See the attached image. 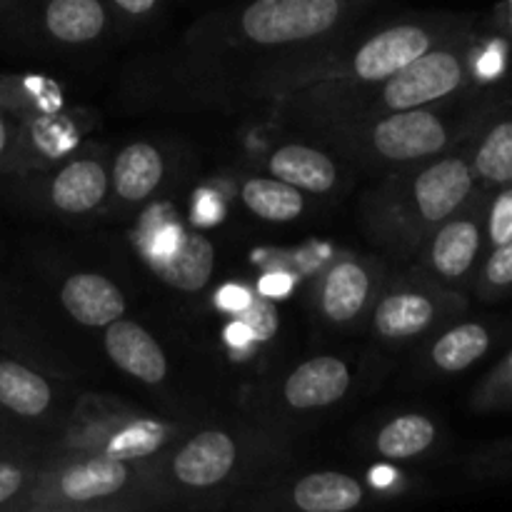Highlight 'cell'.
<instances>
[{
	"label": "cell",
	"mask_w": 512,
	"mask_h": 512,
	"mask_svg": "<svg viewBox=\"0 0 512 512\" xmlns=\"http://www.w3.org/2000/svg\"><path fill=\"white\" fill-rule=\"evenodd\" d=\"M338 15V0H253L243 13V30L255 43H293L325 33Z\"/></svg>",
	"instance_id": "cell-1"
},
{
	"label": "cell",
	"mask_w": 512,
	"mask_h": 512,
	"mask_svg": "<svg viewBox=\"0 0 512 512\" xmlns=\"http://www.w3.org/2000/svg\"><path fill=\"white\" fill-rule=\"evenodd\" d=\"M460 83H463V63L458 55L448 50L423 53L390 75L385 85V103L395 110L420 108L455 93Z\"/></svg>",
	"instance_id": "cell-2"
},
{
	"label": "cell",
	"mask_w": 512,
	"mask_h": 512,
	"mask_svg": "<svg viewBox=\"0 0 512 512\" xmlns=\"http://www.w3.org/2000/svg\"><path fill=\"white\" fill-rule=\"evenodd\" d=\"M445 143L448 130L430 110L410 108V113L393 115L375 128V148L393 160L425 158L443 150Z\"/></svg>",
	"instance_id": "cell-3"
},
{
	"label": "cell",
	"mask_w": 512,
	"mask_h": 512,
	"mask_svg": "<svg viewBox=\"0 0 512 512\" xmlns=\"http://www.w3.org/2000/svg\"><path fill=\"white\" fill-rule=\"evenodd\" d=\"M430 50V35L418 25H398L375 35L355 58V73L365 80H383Z\"/></svg>",
	"instance_id": "cell-4"
},
{
	"label": "cell",
	"mask_w": 512,
	"mask_h": 512,
	"mask_svg": "<svg viewBox=\"0 0 512 512\" xmlns=\"http://www.w3.org/2000/svg\"><path fill=\"white\" fill-rule=\"evenodd\" d=\"M473 168L463 158H445L430 165L415 183V200L420 213L438 223L453 215L473 193Z\"/></svg>",
	"instance_id": "cell-5"
},
{
	"label": "cell",
	"mask_w": 512,
	"mask_h": 512,
	"mask_svg": "<svg viewBox=\"0 0 512 512\" xmlns=\"http://www.w3.org/2000/svg\"><path fill=\"white\" fill-rule=\"evenodd\" d=\"M105 350L115 365H120L125 373L135 375L143 383L155 385L168 373L165 355L158 348V343L140 325L128 323V320H113L108 325Z\"/></svg>",
	"instance_id": "cell-6"
},
{
	"label": "cell",
	"mask_w": 512,
	"mask_h": 512,
	"mask_svg": "<svg viewBox=\"0 0 512 512\" xmlns=\"http://www.w3.org/2000/svg\"><path fill=\"white\" fill-rule=\"evenodd\" d=\"M60 298H63L65 310L78 323L90 325V328H103L125 313V300L120 290L108 278L95 273L73 275L63 285Z\"/></svg>",
	"instance_id": "cell-7"
},
{
	"label": "cell",
	"mask_w": 512,
	"mask_h": 512,
	"mask_svg": "<svg viewBox=\"0 0 512 512\" xmlns=\"http://www.w3.org/2000/svg\"><path fill=\"white\" fill-rule=\"evenodd\" d=\"M235 463V445L225 433H200L175 458L173 470L180 483L208 488L220 483Z\"/></svg>",
	"instance_id": "cell-8"
},
{
	"label": "cell",
	"mask_w": 512,
	"mask_h": 512,
	"mask_svg": "<svg viewBox=\"0 0 512 512\" xmlns=\"http://www.w3.org/2000/svg\"><path fill=\"white\" fill-rule=\"evenodd\" d=\"M350 385V373L345 363L335 358H315L300 365L285 383V398L293 408H323L345 395Z\"/></svg>",
	"instance_id": "cell-9"
},
{
	"label": "cell",
	"mask_w": 512,
	"mask_h": 512,
	"mask_svg": "<svg viewBox=\"0 0 512 512\" xmlns=\"http://www.w3.org/2000/svg\"><path fill=\"white\" fill-rule=\"evenodd\" d=\"M160 278L180 290H200L210 280L215 250L203 235H180L173 253L153 258Z\"/></svg>",
	"instance_id": "cell-10"
},
{
	"label": "cell",
	"mask_w": 512,
	"mask_h": 512,
	"mask_svg": "<svg viewBox=\"0 0 512 512\" xmlns=\"http://www.w3.org/2000/svg\"><path fill=\"white\" fill-rule=\"evenodd\" d=\"M270 170L283 183L293 185V188L313 190V193H325L335 183V165L323 153L305 148V145L280 148L270 160Z\"/></svg>",
	"instance_id": "cell-11"
},
{
	"label": "cell",
	"mask_w": 512,
	"mask_h": 512,
	"mask_svg": "<svg viewBox=\"0 0 512 512\" xmlns=\"http://www.w3.org/2000/svg\"><path fill=\"white\" fill-rule=\"evenodd\" d=\"M103 168L93 160H78L68 165L53 183V203L65 213H85L93 210L105 195Z\"/></svg>",
	"instance_id": "cell-12"
},
{
	"label": "cell",
	"mask_w": 512,
	"mask_h": 512,
	"mask_svg": "<svg viewBox=\"0 0 512 512\" xmlns=\"http://www.w3.org/2000/svg\"><path fill=\"white\" fill-rule=\"evenodd\" d=\"M480 253V225L475 220H453L433 243V265L445 278H463Z\"/></svg>",
	"instance_id": "cell-13"
},
{
	"label": "cell",
	"mask_w": 512,
	"mask_h": 512,
	"mask_svg": "<svg viewBox=\"0 0 512 512\" xmlns=\"http://www.w3.org/2000/svg\"><path fill=\"white\" fill-rule=\"evenodd\" d=\"M45 25L58 40L85 43L103 30L105 10L100 0H50Z\"/></svg>",
	"instance_id": "cell-14"
},
{
	"label": "cell",
	"mask_w": 512,
	"mask_h": 512,
	"mask_svg": "<svg viewBox=\"0 0 512 512\" xmlns=\"http://www.w3.org/2000/svg\"><path fill=\"white\" fill-rule=\"evenodd\" d=\"M363 498V490L353 478L340 473H318L300 480L295 488V505L308 512L353 510Z\"/></svg>",
	"instance_id": "cell-15"
},
{
	"label": "cell",
	"mask_w": 512,
	"mask_h": 512,
	"mask_svg": "<svg viewBox=\"0 0 512 512\" xmlns=\"http://www.w3.org/2000/svg\"><path fill=\"white\" fill-rule=\"evenodd\" d=\"M160 178H163V160L150 145H130L115 160V190L125 200H143L158 188Z\"/></svg>",
	"instance_id": "cell-16"
},
{
	"label": "cell",
	"mask_w": 512,
	"mask_h": 512,
	"mask_svg": "<svg viewBox=\"0 0 512 512\" xmlns=\"http://www.w3.org/2000/svg\"><path fill=\"white\" fill-rule=\"evenodd\" d=\"M125 480H128V470H125L123 460L103 458L68 470L60 480V490L70 500H93L118 493Z\"/></svg>",
	"instance_id": "cell-17"
},
{
	"label": "cell",
	"mask_w": 512,
	"mask_h": 512,
	"mask_svg": "<svg viewBox=\"0 0 512 512\" xmlns=\"http://www.w3.org/2000/svg\"><path fill=\"white\" fill-rule=\"evenodd\" d=\"M0 403L13 413L33 418L50 405V388L38 373L18 363H0Z\"/></svg>",
	"instance_id": "cell-18"
},
{
	"label": "cell",
	"mask_w": 512,
	"mask_h": 512,
	"mask_svg": "<svg viewBox=\"0 0 512 512\" xmlns=\"http://www.w3.org/2000/svg\"><path fill=\"white\" fill-rule=\"evenodd\" d=\"M490 348V333L480 323H465L448 330L443 338L435 343L433 360L445 373H460L478 363Z\"/></svg>",
	"instance_id": "cell-19"
},
{
	"label": "cell",
	"mask_w": 512,
	"mask_h": 512,
	"mask_svg": "<svg viewBox=\"0 0 512 512\" xmlns=\"http://www.w3.org/2000/svg\"><path fill=\"white\" fill-rule=\"evenodd\" d=\"M435 308L428 298L415 293L393 295L383 300V305L375 313V325L388 338H403V335H415L433 323Z\"/></svg>",
	"instance_id": "cell-20"
},
{
	"label": "cell",
	"mask_w": 512,
	"mask_h": 512,
	"mask_svg": "<svg viewBox=\"0 0 512 512\" xmlns=\"http://www.w3.org/2000/svg\"><path fill=\"white\" fill-rule=\"evenodd\" d=\"M368 298V275L353 263H343L328 275L323 308L330 320H350L360 313Z\"/></svg>",
	"instance_id": "cell-21"
},
{
	"label": "cell",
	"mask_w": 512,
	"mask_h": 512,
	"mask_svg": "<svg viewBox=\"0 0 512 512\" xmlns=\"http://www.w3.org/2000/svg\"><path fill=\"white\" fill-rule=\"evenodd\" d=\"M243 200L255 215L265 220H293L303 210V198L298 188L278 180H250L243 188Z\"/></svg>",
	"instance_id": "cell-22"
},
{
	"label": "cell",
	"mask_w": 512,
	"mask_h": 512,
	"mask_svg": "<svg viewBox=\"0 0 512 512\" xmlns=\"http://www.w3.org/2000/svg\"><path fill=\"white\" fill-rule=\"evenodd\" d=\"M473 173H478L490 185L512 183V118L500 120L485 135L478 153H475Z\"/></svg>",
	"instance_id": "cell-23"
},
{
	"label": "cell",
	"mask_w": 512,
	"mask_h": 512,
	"mask_svg": "<svg viewBox=\"0 0 512 512\" xmlns=\"http://www.w3.org/2000/svg\"><path fill=\"white\" fill-rule=\"evenodd\" d=\"M435 425L423 415H403L380 433L378 448L385 458H413L433 445Z\"/></svg>",
	"instance_id": "cell-24"
},
{
	"label": "cell",
	"mask_w": 512,
	"mask_h": 512,
	"mask_svg": "<svg viewBox=\"0 0 512 512\" xmlns=\"http://www.w3.org/2000/svg\"><path fill=\"white\" fill-rule=\"evenodd\" d=\"M165 428L153 420H140V423L130 425L123 433L115 435L108 443L105 455L113 460H130V458H143V455L155 453L163 445Z\"/></svg>",
	"instance_id": "cell-25"
},
{
	"label": "cell",
	"mask_w": 512,
	"mask_h": 512,
	"mask_svg": "<svg viewBox=\"0 0 512 512\" xmlns=\"http://www.w3.org/2000/svg\"><path fill=\"white\" fill-rule=\"evenodd\" d=\"M235 320H240V323L253 333L255 340L273 338V333L278 330V313H275L273 305L265 303V300L250 298V303L235 313Z\"/></svg>",
	"instance_id": "cell-26"
},
{
	"label": "cell",
	"mask_w": 512,
	"mask_h": 512,
	"mask_svg": "<svg viewBox=\"0 0 512 512\" xmlns=\"http://www.w3.org/2000/svg\"><path fill=\"white\" fill-rule=\"evenodd\" d=\"M483 280L490 293H505L512 288V238L493 248L488 263H485Z\"/></svg>",
	"instance_id": "cell-27"
},
{
	"label": "cell",
	"mask_w": 512,
	"mask_h": 512,
	"mask_svg": "<svg viewBox=\"0 0 512 512\" xmlns=\"http://www.w3.org/2000/svg\"><path fill=\"white\" fill-rule=\"evenodd\" d=\"M488 238L493 248L512 238V183L503 185L488 215Z\"/></svg>",
	"instance_id": "cell-28"
},
{
	"label": "cell",
	"mask_w": 512,
	"mask_h": 512,
	"mask_svg": "<svg viewBox=\"0 0 512 512\" xmlns=\"http://www.w3.org/2000/svg\"><path fill=\"white\" fill-rule=\"evenodd\" d=\"M23 485V470L13 463H3L0 460V505L8 503Z\"/></svg>",
	"instance_id": "cell-29"
},
{
	"label": "cell",
	"mask_w": 512,
	"mask_h": 512,
	"mask_svg": "<svg viewBox=\"0 0 512 512\" xmlns=\"http://www.w3.org/2000/svg\"><path fill=\"white\" fill-rule=\"evenodd\" d=\"M223 218V205L215 195L203 193L198 200H195V210H193V220H198L200 225H213Z\"/></svg>",
	"instance_id": "cell-30"
},
{
	"label": "cell",
	"mask_w": 512,
	"mask_h": 512,
	"mask_svg": "<svg viewBox=\"0 0 512 512\" xmlns=\"http://www.w3.org/2000/svg\"><path fill=\"white\" fill-rule=\"evenodd\" d=\"M180 235H183V233H180L178 228H173V225L158 230V233H155V238H153V245H150V255H153V258H163V255L173 253V248L178 245Z\"/></svg>",
	"instance_id": "cell-31"
},
{
	"label": "cell",
	"mask_w": 512,
	"mask_h": 512,
	"mask_svg": "<svg viewBox=\"0 0 512 512\" xmlns=\"http://www.w3.org/2000/svg\"><path fill=\"white\" fill-rule=\"evenodd\" d=\"M250 303V295L245 293L243 288H235V285H225L223 290L218 293V305L228 313H238L240 308Z\"/></svg>",
	"instance_id": "cell-32"
},
{
	"label": "cell",
	"mask_w": 512,
	"mask_h": 512,
	"mask_svg": "<svg viewBox=\"0 0 512 512\" xmlns=\"http://www.w3.org/2000/svg\"><path fill=\"white\" fill-rule=\"evenodd\" d=\"M290 285H293V280H290L288 275L273 273V275H268V278H263V283H260V290H263L265 295H275V298H283V295H288Z\"/></svg>",
	"instance_id": "cell-33"
},
{
	"label": "cell",
	"mask_w": 512,
	"mask_h": 512,
	"mask_svg": "<svg viewBox=\"0 0 512 512\" xmlns=\"http://www.w3.org/2000/svg\"><path fill=\"white\" fill-rule=\"evenodd\" d=\"M225 338H228L230 345H238V348H245L248 343H253V333H250L248 328H245L240 320H235L233 325H228V330H225Z\"/></svg>",
	"instance_id": "cell-34"
},
{
	"label": "cell",
	"mask_w": 512,
	"mask_h": 512,
	"mask_svg": "<svg viewBox=\"0 0 512 512\" xmlns=\"http://www.w3.org/2000/svg\"><path fill=\"white\" fill-rule=\"evenodd\" d=\"M155 3H158V0H115L118 8H123L125 13H133V15L148 13V10L155 8Z\"/></svg>",
	"instance_id": "cell-35"
},
{
	"label": "cell",
	"mask_w": 512,
	"mask_h": 512,
	"mask_svg": "<svg viewBox=\"0 0 512 512\" xmlns=\"http://www.w3.org/2000/svg\"><path fill=\"white\" fill-rule=\"evenodd\" d=\"M495 393L503 395V398H508L512 403V373L498 370V375H495Z\"/></svg>",
	"instance_id": "cell-36"
},
{
	"label": "cell",
	"mask_w": 512,
	"mask_h": 512,
	"mask_svg": "<svg viewBox=\"0 0 512 512\" xmlns=\"http://www.w3.org/2000/svg\"><path fill=\"white\" fill-rule=\"evenodd\" d=\"M373 483H378V485H388V483H393V473H390L388 468L373 470Z\"/></svg>",
	"instance_id": "cell-37"
},
{
	"label": "cell",
	"mask_w": 512,
	"mask_h": 512,
	"mask_svg": "<svg viewBox=\"0 0 512 512\" xmlns=\"http://www.w3.org/2000/svg\"><path fill=\"white\" fill-rule=\"evenodd\" d=\"M5 140H8V135H5L3 120H0V153H3V150H5Z\"/></svg>",
	"instance_id": "cell-38"
}]
</instances>
